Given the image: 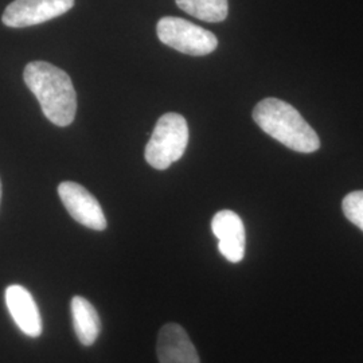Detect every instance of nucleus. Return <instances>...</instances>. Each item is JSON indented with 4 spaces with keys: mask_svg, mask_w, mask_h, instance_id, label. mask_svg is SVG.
Segmentation results:
<instances>
[{
    "mask_svg": "<svg viewBox=\"0 0 363 363\" xmlns=\"http://www.w3.org/2000/svg\"><path fill=\"white\" fill-rule=\"evenodd\" d=\"M253 118L261 130L288 148L311 154L320 147V140L311 125L292 105L277 99H265L256 105Z\"/></svg>",
    "mask_w": 363,
    "mask_h": 363,
    "instance_id": "obj_2",
    "label": "nucleus"
},
{
    "mask_svg": "<svg viewBox=\"0 0 363 363\" xmlns=\"http://www.w3.org/2000/svg\"><path fill=\"white\" fill-rule=\"evenodd\" d=\"M74 0H13L6 9L1 22L7 27L35 26L72 10Z\"/></svg>",
    "mask_w": 363,
    "mask_h": 363,
    "instance_id": "obj_5",
    "label": "nucleus"
},
{
    "mask_svg": "<svg viewBox=\"0 0 363 363\" xmlns=\"http://www.w3.org/2000/svg\"><path fill=\"white\" fill-rule=\"evenodd\" d=\"M23 78L37 97L43 115L58 127L73 123L77 112V94L73 82L62 69L43 61L30 62Z\"/></svg>",
    "mask_w": 363,
    "mask_h": 363,
    "instance_id": "obj_1",
    "label": "nucleus"
},
{
    "mask_svg": "<svg viewBox=\"0 0 363 363\" xmlns=\"http://www.w3.org/2000/svg\"><path fill=\"white\" fill-rule=\"evenodd\" d=\"M156 31L162 43L187 55H208L218 46V39L211 31L177 16L162 18Z\"/></svg>",
    "mask_w": 363,
    "mask_h": 363,
    "instance_id": "obj_4",
    "label": "nucleus"
},
{
    "mask_svg": "<svg viewBox=\"0 0 363 363\" xmlns=\"http://www.w3.org/2000/svg\"><path fill=\"white\" fill-rule=\"evenodd\" d=\"M0 202H1V182H0Z\"/></svg>",
    "mask_w": 363,
    "mask_h": 363,
    "instance_id": "obj_13",
    "label": "nucleus"
},
{
    "mask_svg": "<svg viewBox=\"0 0 363 363\" xmlns=\"http://www.w3.org/2000/svg\"><path fill=\"white\" fill-rule=\"evenodd\" d=\"M58 195L67 213L78 223L101 232L106 229V218L99 201L81 184L74 182H62L58 186Z\"/></svg>",
    "mask_w": 363,
    "mask_h": 363,
    "instance_id": "obj_6",
    "label": "nucleus"
},
{
    "mask_svg": "<svg viewBox=\"0 0 363 363\" xmlns=\"http://www.w3.org/2000/svg\"><path fill=\"white\" fill-rule=\"evenodd\" d=\"M4 296L7 308L13 316L15 325L21 328V331L26 334L27 337H40L43 325L38 306L33 295L25 286L13 284L6 289Z\"/></svg>",
    "mask_w": 363,
    "mask_h": 363,
    "instance_id": "obj_8",
    "label": "nucleus"
},
{
    "mask_svg": "<svg viewBox=\"0 0 363 363\" xmlns=\"http://www.w3.org/2000/svg\"><path fill=\"white\" fill-rule=\"evenodd\" d=\"M157 358L160 363H201L193 342L182 325H163L157 337Z\"/></svg>",
    "mask_w": 363,
    "mask_h": 363,
    "instance_id": "obj_9",
    "label": "nucleus"
},
{
    "mask_svg": "<svg viewBox=\"0 0 363 363\" xmlns=\"http://www.w3.org/2000/svg\"><path fill=\"white\" fill-rule=\"evenodd\" d=\"M342 208L346 218L363 232V191H352L346 195Z\"/></svg>",
    "mask_w": 363,
    "mask_h": 363,
    "instance_id": "obj_12",
    "label": "nucleus"
},
{
    "mask_svg": "<svg viewBox=\"0 0 363 363\" xmlns=\"http://www.w3.org/2000/svg\"><path fill=\"white\" fill-rule=\"evenodd\" d=\"M189 144V125L179 113H166L156 123L145 145V160L156 169H167L181 159Z\"/></svg>",
    "mask_w": 363,
    "mask_h": 363,
    "instance_id": "obj_3",
    "label": "nucleus"
},
{
    "mask_svg": "<svg viewBox=\"0 0 363 363\" xmlns=\"http://www.w3.org/2000/svg\"><path fill=\"white\" fill-rule=\"evenodd\" d=\"M73 327L78 340L84 346H91L100 335L101 322L96 308L82 296H74L72 300Z\"/></svg>",
    "mask_w": 363,
    "mask_h": 363,
    "instance_id": "obj_10",
    "label": "nucleus"
},
{
    "mask_svg": "<svg viewBox=\"0 0 363 363\" xmlns=\"http://www.w3.org/2000/svg\"><path fill=\"white\" fill-rule=\"evenodd\" d=\"M211 230L218 238L220 255L230 261L240 262L245 256V226L244 222L232 210H220L211 220Z\"/></svg>",
    "mask_w": 363,
    "mask_h": 363,
    "instance_id": "obj_7",
    "label": "nucleus"
},
{
    "mask_svg": "<svg viewBox=\"0 0 363 363\" xmlns=\"http://www.w3.org/2000/svg\"><path fill=\"white\" fill-rule=\"evenodd\" d=\"M182 11L208 23L223 22L229 13L228 0H175Z\"/></svg>",
    "mask_w": 363,
    "mask_h": 363,
    "instance_id": "obj_11",
    "label": "nucleus"
}]
</instances>
